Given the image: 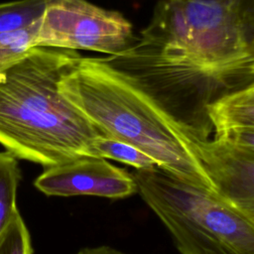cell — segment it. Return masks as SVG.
Returning <instances> with one entry per match:
<instances>
[{
	"instance_id": "2",
	"label": "cell",
	"mask_w": 254,
	"mask_h": 254,
	"mask_svg": "<svg viewBox=\"0 0 254 254\" xmlns=\"http://www.w3.org/2000/svg\"><path fill=\"white\" fill-rule=\"evenodd\" d=\"M59 89L100 135L134 146L159 169L214 192L198 158L202 141L104 59H77Z\"/></svg>"
},
{
	"instance_id": "9",
	"label": "cell",
	"mask_w": 254,
	"mask_h": 254,
	"mask_svg": "<svg viewBox=\"0 0 254 254\" xmlns=\"http://www.w3.org/2000/svg\"><path fill=\"white\" fill-rule=\"evenodd\" d=\"M20 180L18 159L7 151L0 152V234L19 211L16 199Z\"/></svg>"
},
{
	"instance_id": "12",
	"label": "cell",
	"mask_w": 254,
	"mask_h": 254,
	"mask_svg": "<svg viewBox=\"0 0 254 254\" xmlns=\"http://www.w3.org/2000/svg\"><path fill=\"white\" fill-rule=\"evenodd\" d=\"M40 20L25 29L0 34V67L17 61L34 48Z\"/></svg>"
},
{
	"instance_id": "13",
	"label": "cell",
	"mask_w": 254,
	"mask_h": 254,
	"mask_svg": "<svg viewBox=\"0 0 254 254\" xmlns=\"http://www.w3.org/2000/svg\"><path fill=\"white\" fill-rule=\"evenodd\" d=\"M0 254H33L31 236L19 211L0 234Z\"/></svg>"
},
{
	"instance_id": "6",
	"label": "cell",
	"mask_w": 254,
	"mask_h": 254,
	"mask_svg": "<svg viewBox=\"0 0 254 254\" xmlns=\"http://www.w3.org/2000/svg\"><path fill=\"white\" fill-rule=\"evenodd\" d=\"M34 186L49 196L94 195L118 199L137 192L130 173L96 157H80L46 168Z\"/></svg>"
},
{
	"instance_id": "7",
	"label": "cell",
	"mask_w": 254,
	"mask_h": 254,
	"mask_svg": "<svg viewBox=\"0 0 254 254\" xmlns=\"http://www.w3.org/2000/svg\"><path fill=\"white\" fill-rule=\"evenodd\" d=\"M198 158L215 194L254 219V149L213 138L201 142Z\"/></svg>"
},
{
	"instance_id": "8",
	"label": "cell",
	"mask_w": 254,
	"mask_h": 254,
	"mask_svg": "<svg viewBox=\"0 0 254 254\" xmlns=\"http://www.w3.org/2000/svg\"><path fill=\"white\" fill-rule=\"evenodd\" d=\"M207 114L214 138L254 149V84L217 99Z\"/></svg>"
},
{
	"instance_id": "1",
	"label": "cell",
	"mask_w": 254,
	"mask_h": 254,
	"mask_svg": "<svg viewBox=\"0 0 254 254\" xmlns=\"http://www.w3.org/2000/svg\"><path fill=\"white\" fill-rule=\"evenodd\" d=\"M130 52L162 95L206 111L254 84V0H160Z\"/></svg>"
},
{
	"instance_id": "3",
	"label": "cell",
	"mask_w": 254,
	"mask_h": 254,
	"mask_svg": "<svg viewBox=\"0 0 254 254\" xmlns=\"http://www.w3.org/2000/svg\"><path fill=\"white\" fill-rule=\"evenodd\" d=\"M75 51L34 47L0 67V144L15 158L45 168L92 156L100 135L60 91Z\"/></svg>"
},
{
	"instance_id": "14",
	"label": "cell",
	"mask_w": 254,
	"mask_h": 254,
	"mask_svg": "<svg viewBox=\"0 0 254 254\" xmlns=\"http://www.w3.org/2000/svg\"><path fill=\"white\" fill-rule=\"evenodd\" d=\"M75 254H128V253L122 252V251L112 248L110 246L101 245V246H96V247L82 248L79 251H77Z\"/></svg>"
},
{
	"instance_id": "10",
	"label": "cell",
	"mask_w": 254,
	"mask_h": 254,
	"mask_svg": "<svg viewBox=\"0 0 254 254\" xmlns=\"http://www.w3.org/2000/svg\"><path fill=\"white\" fill-rule=\"evenodd\" d=\"M92 156L111 159L129 165L135 170L157 167L155 162L134 146L118 139L98 135L92 142Z\"/></svg>"
},
{
	"instance_id": "4",
	"label": "cell",
	"mask_w": 254,
	"mask_h": 254,
	"mask_svg": "<svg viewBox=\"0 0 254 254\" xmlns=\"http://www.w3.org/2000/svg\"><path fill=\"white\" fill-rule=\"evenodd\" d=\"M180 254H254V219L214 192L153 167L130 173Z\"/></svg>"
},
{
	"instance_id": "11",
	"label": "cell",
	"mask_w": 254,
	"mask_h": 254,
	"mask_svg": "<svg viewBox=\"0 0 254 254\" xmlns=\"http://www.w3.org/2000/svg\"><path fill=\"white\" fill-rule=\"evenodd\" d=\"M47 0H17L0 4V34L25 29L39 21Z\"/></svg>"
},
{
	"instance_id": "5",
	"label": "cell",
	"mask_w": 254,
	"mask_h": 254,
	"mask_svg": "<svg viewBox=\"0 0 254 254\" xmlns=\"http://www.w3.org/2000/svg\"><path fill=\"white\" fill-rule=\"evenodd\" d=\"M136 38L131 23L120 12L87 0H47L34 47L117 56Z\"/></svg>"
}]
</instances>
